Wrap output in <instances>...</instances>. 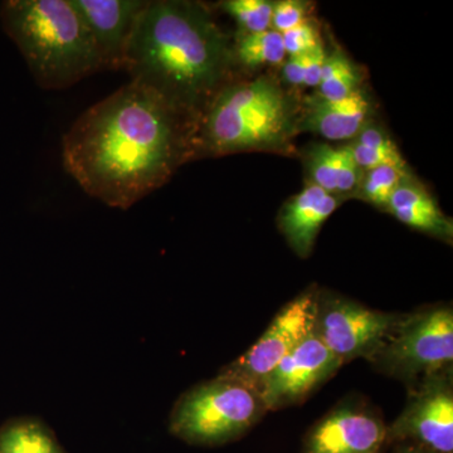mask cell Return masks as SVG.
Returning <instances> with one entry per match:
<instances>
[{"label": "cell", "instance_id": "7402d4cb", "mask_svg": "<svg viewBox=\"0 0 453 453\" xmlns=\"http://www.w3.org/2000/svg\"><path fill=\"white\" fill-rule=\"evenodd\" d=\"M219 7L240 26L242 33L271 29L273 3L267 0H226Z\"/></svg>", "mask_w": 453, "mask_h": 453}, {"label": "cell", "instance_id": "7c38bea8", "mask_svg": "<svg viewBox=\"0 0 453 453\" xmlns=\"http://www.w3.org/2000/svg\"><path fill=\"white\" fill-rule=\"evenodd\" d=\"M339 205L338 196L310 183L286 203L280 217L282 231L297 252L306 255L325 220Z\"/></svg>", "mask_w": 453, "mask_h": 453}, {"label": "cell", "instance_id": "44dd1931", "mask_svg": "<svg viewBox=\"0 0 453 453\" xmlns=\"http://www.w3.org/2000/svg\"><path fill=\"white\" fill-rule=\"evenodd\" d=\"M410 178L408 170L380 166L363 172L357 190L359 189L360 198L372 203L375 207H388L395 190Z\"/></svg>", "mask_w": 453, "mask_h": 453}, {"label": "cell", "instance_id": "ba28073f", "mask_svg": "<svg viewBox=\"0 0 453 453\" xmlns=\"http://www.w3.org/2000/svg\"><path fill=\"white\" fill-rule=\"evenodd\" d=\"M340 357L310 334L261 384V396L268 405L305 395L339 365Z\"/></svg>", "mask_w": 453, "mask_h": 453}, {"label": "cell", "instance_id": "484cf974", "mask_svg": "<svg viewBox=\"0 0 453 453\" xmlns=\"http://www.w3.org/2000/svg\"><path fill=\"white\" fill-rule=\"evenodd\" d=\"M282 76L285 81L291 86H303L305 81V53L288 57L282 68Z\"/></svg>", "mask_w": 453, "mask_h": 453}, {"label": "cell", "instance_id": "8fae6325", "mask_svg": "<svg viewBox=\"0 0 453 453\" xmlns=\"http://www.w3.org/2000/svg\"><path fill=\"white\" fill-rule=\"evenodd\" d=\"M388 325V318L371 310L338 306L325 315L320 339L342 359L380 339Z\"/></svg>", "mask_w": 453, "mask_h": 453}, {"label": "cell", "instance_id": "cb8c5ba5", "mask_svg": "<svg viewBox=\"0 0 453 453\" xmlns=\"http://www.w3.org/2000/svg\"><path fill=\"white\" fill-rule=\"evenodd\" d=\"M308 3L300 0H282L273 3L271 29L279 33L290 31L306 20Z\"/></svg>", "mask_w": 453, "mask_h": 453}, {"label": "cell", "instance_id": "ffe728a7", "mask_svg": "<svg viewBox=\"0 0 453 453\" xmlns=\"http://www.w3.org/2000/svg\"><path fill=\"white\" fill-rule=\"evenodd\" d=\"M345 150L347 146L315 145L308 157V172L311 184L330 195L338 196Z\"/></svg>", "mask_w": 453, "mask_h": 453}, {"label": "cell", "instance_id": "603a6c76", "mask_svg": "<svg viewBox=\"0 0 453 453\" xmlns=\"http://www.w3.org/2000/svg\"><path fill=\"white\" fill-rule=\"evenodd\" d=\"M281 35L286 55L288 56L303 55L323 46L318 27L309 19Z\"/></svg>", "mask_w": 453, "mask_h": 453}, {"label": "cell", "instance_id": "6da1fadb", "mask_svg": "<svg viewBox=\"0 0 453 453\" xmlns=\"http://www.w3.org/2000/svg\"><path fill=\"white\" fill-rule=\"evenodd\" d=\"M196 124L154 89L129 81L73 122L62 162L89 196L129 210L195 157Z\"/></svg>", "mask_w": 453, "mask_h": 453}, {"label": "cell", "instance_id": "8992f818", "mask_svg": "<svg viewBox=\"0 0 453 453\" xmlns=\"http://www.w3.org/2000/svg\"><path fill=\"white\" fill-rule=\"evenodd\" d=\"M315 324V305L310 296L290 303L277 316L267 332L225 372L223 380L234 381L250 390L261 387L283 357L288 356Z\"/></svg>", "mask_w": 453, "mask_h": 453}, {"label": "cell", "instance_id": "7a4b0ae2", "mask_svg": "<svg viewBox=\"0 0 453 453\" xmlns=\"http://www.w3.org/2000/svg\"><path fill=\"white\" fill-rule=\"evenodd\" d=\"M234 49L207 5L148 0L131 38L124 71L196 120L231 82Z\"/></svg>", "mask_w": 453, "mask_h": 453}, {"label": "cell", "instance_id": "ac0fdd59", "mask_svg": "<svg viewBox=\"0 0 453 453\" xmlns=\"http://www.w3.org/2000/svg\"><path fill=\"white\" fill-rule=\"evenodd\" d=\"M232 49L234 59L251 70L261 65H280L286 57L281 33L273 29L258 33H242Z\"/></svg>", "mask_w": 453, "mask_h": 453}, {"label": "cell", "instance_id": "2e32d148", "mask_svg": "<svg viewBox=\"0 0 453 453\" xmlns=\"http://www.w3.org/2000/svg\"><path fill=\"white\" fill-rule=\"evenodd\" d=\"M0 453H65L47 426L37 419H17L0 428Z\"/></svg>", "mask_w": 453, "mask_h": 453}, {"label": "cell", "instance_id": "30bf717a", "mask_svg": "<svg viewBox=\"0 0 453 453\" xmlns=\"http://www.w3.org/2000/svg\"><path fill=\"white\" fill-rule=\"evenodd\" d=\"M372 104L362 89L340 100L316 97L299 122V129L311 131L332 142L356 139L369 124Z\"/></svg>", "mask_w": 453, "mask_h": 453}, {"label": "cell", "instance_id": "d4e9b609", "mask_svg": "<svg viewBox=\"0 0 453 453\" xmlns=\"http://www.w3.org/2000/svg\"><path fill=\"white\" fill-rule=\"evenodd\" d=\"M326 58L324 46H319L311 52L305 53V81L306 88H319L321 79V70Z\"/></svg>", "mask_w": 453, "mask_h": 453}, {"label": "cell", "instance_id": "5b68a950", "mask_svg": "<svg viewBox=\"0 0 453 453\" xmlns=\"http://www.w3.org/2000/svg\"><path fill=\"white\" fill-rule=\"evenodd\" d=\"M256 411L252 390L219 378L192 390L179 402L170 429L188 442L216 445L250 427Z\"/></svg>", "mask_w": 453, "mask_h": 453}, {"label": "cell", "instance_id": "4fadbf2b", "mask_svg": "<svg viewBox=\"0 0 453 453\" xmlns=\"http://www.w3.org/2000/svg\"><path fill=\"white\" fill-rule=\"evenodd\" d=\"M383 436V428L375 419L345 411L319 426L310 453H374Z\"/></svg>", "mask_w": 453, "mask_h": 453}, {"label": "cell", "instance_id": "52a82bcc", "mask_svg": "<svg viewBox=\"0 0 453 453\" xmlns=\"http://www.w3.org/2000/svg\"><path fill=\"white\" fill-rule=\"evenodd\" d=\"M85 19L105 71L124 70L127 49L148 0H73Z\"/></svg>", "mask_w": 453, "mask_h": 453}, {"label": "cell", "instance_id": "277c9868", "mask_svg": "<svg viewBox=\"0 0 453 453\" xmlns=\"http://www.w3.org/2000/svg\"><path fill=\"white\" fill-rule=\"evenodd\" d=\"M291 111L271 80L228 82L199 116L195 157L280 148L291 135Z\"/></svg>", "mask_w": 453, "mask_h": 453}, {"label": "cell", "instance_id": "9c48e42d", "mask_svg": "<svg viewBox=\"0 0 453 453\" xmlns=\"http://www.w3.org/2000/svg\"><path fill=\"white\" fill-rule=\"evenodd\" d=\"M390 353L396 362L417 368H437L453 359V318L437 310L419 319L396 340Z\"/></svg>", "mask_w": 453, "mask_h": 453}, {"label": "cell", "instance_id": "d6986e66", "mask_svg": "<svg viewBox=\"0 0 453 453\" xmlns=\"http://www.w3.org/2000/svg\"><path fill=\"white\" fill-rule=\"evenodd\" d=\"M360 79L362 77L357 65L347 55L335 50L325 58L318 97L324 100H340L350 96L359 89Z\"/></svg>", "mask_w": 453, "mask_h": 453}, {"label": "cell", "instance_id": "5bb4252c", "mask_svg": "<svg viewBox=\"0 0 453 453\" xmlns=\"http://www.w3.org/2000/svg\"><path fill=\"white\" fill-rule=\"evenodd\" d=\"M387 208L405 225L428 234L451 237V222L440 210L434 196L411 178L395 190Z\"/></svg>", "mask_w": 453, "mask_h": 453}, {"label": "cell", "instance_id": "9a60e30c", "mask_svg": "<svg viewBox=\"0 0 453 453\" xmlns=\"http://www.w3.org/2000/svg\"><path fill=\"white\" fill-rule=\"evenodd\" d=\"M410 428L432 449L443 453L453 449V401L449 393L437 392L418 405Z\"/></svg>", "mask_w": 453, "mask_h": 453}, {"label": "cell", "instance_id": "3957f363", "mask_svg": "<svg viewBox=\"0 0 453 453\" xmlns=\"http://www.w3.org/2000/svg\"><path fill=\"white\" fill-rule=\"evenodd\" d=\"M0 19L42 88H71L105 71L73 0H7L0 5Z\"/></svg>", "mask_w": 453, "mask_h": 453}, {"label": "cell", "instance_id": "e0dca14e", "mask_svg": "<svg viewBox=\"0 0 453 453\" xmlns=\"http://www.w3.org/2000/svg\"><path fill=\"white\" fill-rule=\"evenodd\" d=\"M349 148L363 172L380 166L408 170L407 162L395 142L386 133L369 124L360 131Z\"/></svg>", "mask_w": 453, "mask_h": 453}]
</instances>
